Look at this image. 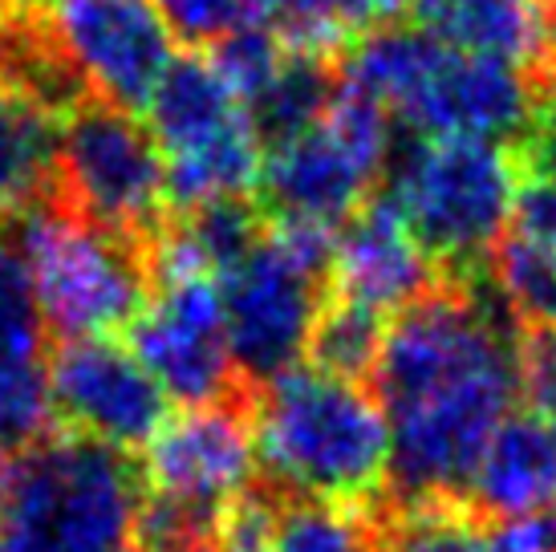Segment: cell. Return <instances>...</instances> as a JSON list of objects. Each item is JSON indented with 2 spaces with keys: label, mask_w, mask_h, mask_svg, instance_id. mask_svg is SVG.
I'll list each match as a JSON object with an SVG mask.
<instances>
[{
  "label": "cell",
  "mask_w": 556,
  "mask_h": 552,
  "mask_svg": "<svg viewBox=\"0 0 556 552\" xmlns=\"http://www.w3.org/2000/svg\"><path fill=\"white\" fill-rule=\"evenodd\" d=\"M500 301L516 325H556V184L528 175L516 191L511 224L488 264Z\"/></svg>",
  "instance_id": "cell-18"
},
{
  "label": "cell",
  "mask_w": 556,
  "mask_h": 552,
  "mask_svg": "<svg viewBox=\"0 0 556 552\" xmlns=\"http://www.w3.org/2000/svg\"><path fill=\"white\" fill-rule=\"evenodd\" d=\"M520 151H525L528 175H541V179L556 184V81H548L541 90V102H536V114H532V126H528Z\"/></svg>",
  "instance_id": "cell-29"
},
{
  "label": "cell",
  "mask_w": 556,
  "mask_h": 552,
  "mask_svg": "<svg viewBox=\"0 0 556 552\" xmlns=\"http://www.w3.org/2000/svg\"><path fill=\"white\" fill-rule=\"evenodd\" d=\"M53 430H58V414L49 399L46 362L0 366V463L16 460L21 451H29Z\"/></svg>",
  "instance_id": "cell-25"
},
{
  "label": "cell",
  "mask_w": 556,
  "mask_h": 552,
  "mask_svg": "<svg viewBox=\"0 0 556 552\" xmlns=\"http://www.w3.org/2000/svg\"><path fill=\"white\" fill-rule=\"evenodd\" d=\"M9 4H13V0H0V13H4V9H9Z\"/></svg>",
  "instance_id": "cell-31"
},
{
  "label": "cell",
  "mask_w": 556,
  "mask_h": 552,
  "mask_svg": "<svg viewBox=\"0 0 556 552\" xmlns=\"http://www.w3.org/2000/svg\"><path fill=\"white\" fill-rule=\"evenodd\" d=\"M62 118L29 98L0 93V215L33 212L58 196Z\"/></svg>",
  "instance_id": "cell-19"
},
{
  "label": "cell",
  "mask_w": 556,
  "mask_h": 552,
  "mask_svg": "<svg viewBox=\"0 0 556 552\" xmlns=\"http://www.w3.org/2000/svg\"><path fill=\"white\" fill-rule=\"evenodd\" d=\"M252 399L191 406L167 418L142 447V484L167 500L224 520L256 488Z\"/></svg>",
  "instance_id": "cell-13"
},
{
  "label": "cell",
  "mask_w": 556,
  "mask_h": 552,
  "mask_svg": "<svg viewBox=\"0 0 556 552\" xmlns=\"http://www.w3.org/2000/svg\"><path fill=\"white\" fill-rule=\"evenodd\" d=\"M130 350L159 390L184 402L187 411L252 399L228 350L216 276H179L151 285V301L130 325Z\"/></svg>",
  "instance_id": "cell-12"
},
{
  "label": "cell",
  "mask_w": 556,
  "mask_h": 552,
  "mask_svg": "<svg viewBox=\"0 0 556 552\" xmlns=\"http://www.w3.org/2000/svg\"><path fill=\"white\" fill-rule=\"evenodd\" d=\"M415 0H285L280 13V46L289 53L333 62L341 49L390 29Z\"/></svg>",
  "instance_id": "cell-21"
},
{
  "label": "cell",
  "mask_w": 556,
  "mask_h": 552,
  "mask_svg": "<svg viewBox=\"0 0 556 552\" xmlns=\"http://www.w3.org/2000/svg\"><path fill=\"white\" fill-rule=\"evenodd\" d=\"M520 390L532 402V414L556 427V325L520 334Z\"/></svg>",
  "instance_id": "cell-28"
},
{
  "label": "cell",
  "mask_w": 556,
  "mask_h": 552,
  "mask_svg": "<svg viewBox=\"0 0 556 552\" xmlns=\"http://www.w3.org/2000/svg\"><path fill=\"white\" fill-rule=\"evenodd\" d=\"M46 317L33 297V280L13 244H0V366L46 362Z\"/></svg>",
  "instance_id": "cell-26"
},
{
  "label": "cell",
  "mask_w": 556,
  "mask_h": 552,
  "mask_svg": "<svg viewBox=\"0 0 556 552\" xmlns=\"http://www.w3.org/2000/svg\"><path fill=\"white\" fill-rule=\"evenodd\" d=\"M333 244L338 231L268 219L261 244L219 276L228 350L248 390H261L305 357L329 301Z\"/></svg>",
  "instance_id": "cell-7"
},
{
  "label": "cell",
  "mask_w": 556,
  "mask_h": 552,
  "mask_svg": "<svg viewBox=\"0 0 556 552\" xmlns=\"http://www.w3.org/2000/svg\"><path fill=\"white\" fill-rule=\"evenodd\" d=\"M488 544L492 552H556V512L500 520L488 528Z\"/></svg>",
  "instance_id": "cell-30"
},
{
  "label": "cell",
  "mask_w": 556,
  "mask_h": 552,
  "mask_svg": "<svg viewBox=\"0 0 556 552\" xmlns=\"http://www.w3.org/2000/svg\"><path fill=\"white\" fill-rule=\"evenodd\" d=\"M93 102L147 110L175 62V33L159 0H25Z\"/></svg>",
  "instance_id": "cell-11"
},
{
  "label": "cell",
  "mask_w": 556,
  "mask_h": 552,
  "mask_svg": "<svg viewBox=\"0 0 556 552\" xmlns=\"http://www.w3.org/2000/svg\"><path fill=\"white\" fill-rule=\"evenodd\" d=\"M53 203L142 252L175 215L167 200V163L151 130L135 123V114L93 98L62 118Z\"/></svg>",
  "instance_id": "cell-10"
},
{
  "label": "cell",
  "mask_w": 556,
  "mask_h": 552,
  "mask_svg": "<svg viewBox=\"0 0 556 552\" xmlns=\"http://www.w3.org/2000/svg\"><path fill=\"white\" fill-rule=\"evenodd\" d=\"M370 382L390 423L382 507L464 504L483 447L520 399V325L492 276L443 280L390 317Z\"/></svg>",
  "instance_id": "cell-1"
},
{
  "label": "cell",
  "mask_w": 556,
  "mask_h": 552,
  "mask_svg": "<svg viewBox=\"0 0 556 552\" xmlns=\"http://www.w3.org/2000/svg\"><path fill=\"white\" fill-rule=\"evenodd\" d=\"M525 184L511 147L476 138H406L390 159V203L443 280L488 276Z\"/></svg>",
  "instance_id": "cell-5"
},
{
  "label": "cell",
  "mask_w": 556,
  "mask_h": 552,
  "mask_svg": "<svg viewBox=\"0 0 556 552\" xmlns=\"http://www.w3.org/2000/svg\"><path fill=\"white\" fill-rule=\"evenodd\" d=\"M338 90H341V77L333 70V62L285 49V62L273 74V81L248 102V118L256 126L264 151L277 147V142L305 135L309 126L321 123L325 110L333 106Z\"/></svg>",
  "instance_id": "cell-20"
},
{
  "label": "cell",
  "mask_w": 556,
  "mask_h": 552,
  "mask_svg": "<svg viewBox=\"0 0 556 552\" xmlns=\"http://www.w3.org/2000/svg\"><path fill=\"white\" fill-rule=\"evenodd\" d=\"M378 507L280 500L268 532V552H374Z\"/></svg>",
  "instance_id": "cell-22"
},
{
  "label": "cell",
  "mask_w": 556,
  "mask_h": 552,
  "mask_svg": "<svg viewBox=\"0 0 556 552\" xmlns=\"http://www.w3.org/2000/svg\"><path fill=\"white\" fill-rule=\"evenodd\" d=\"M387 317H378L370 309L354 305V301H341V297L329 292L305 353L313 357V366L325 369V374L362 382L378 366V353H382V341H387Z\"/></svg>",
  "instance_id": "cell-24"
},
{
  "label": "cell",
  "mask_w": 556,
  "mask_h": 552,
  "mask_svg": "<svg viewBox=\"0 0 556 552\" xmlns=\"http://www.w3.org/2000/svg\"><path fill=\"white\" fill-rule=\"evenodd\" d=\"M256 472L277 500L382 507L390 423L370 386L293 366L252 390Z\"/></svg>",
  "instance_id": "cell-2"
},
{
  "label": "cell",
  "mask_w": 556,
  "mask_h": 552,
  "mask_svg": "<svg viewBox=\"0 0 556 552\" xmlns=\"http://www.w3.org/2000/svg\"><path fill=\"white\" fill-rule=\"evenodd\" d=\"M341 81L374 98L415 138H476L495 147L525 142L544 90L520 70L451 49L415 25L354 41Z\"/></svg>",
  "instance_id": "cell-3"
},
{
  "label": "cell",
  "mask_w": 556,
  "mask_h": 552,
  "mask_svg": "<svg viewBox=\"0 0 556 552\" xmlns=\"http://www.w3.org/2000/svg\"><path fill=\"white\" fill-rule=\"evenodd\" d=\"M374 552H492L488 524L464 504L378 507Z\"/></svg>",
  "instance_id": "cell-23"
},
{
  "label": "cell",
  "mask_w": 556,
  "mask_h": 552,
  "mask_svg": "<svg viewBox=\"0 0 556 552\" xmlns=\"http://www.w3.org/2000/svg\"><path fill=\"white\" fill-rule=\"evenodd\" d=\"M394 159V126L374 98L341 81L333 106L305 135L264 151L256 203L273 224H341L374 200Z\"/></svg>",
  "instance_id": "cell-8"
},
{
  "label": "cell",
  "mask_w": 556,
  "mask_h": 552,
  "mask_svg": "<svg viewBox=\"0 0 556 552\" xmlns=\"http://www.w3.org/2000/svg\"><path fill=\"white\" fill-rule=\"evenodd\" d=\"M13 248L53 341L130 334L151 301L147 252L86 224L62 203L16 215Z\"/></svg>",
  "instance_id": "cell-6"
},
{
  "label": "cell",
  "mask_w": 556,
  "mask_h": 552,
  "mask_svg": "<svg viewBox=\"0 0 556 552\" xmlns=\"http://www.w3.org/2000/svg\"><path fill=\"white\" fill-rule=\"evenodd\" d=\"M159 9L187 46H219L236 33L268 29L285 13V0H159Z\"/></svg>",
  "instance_id": "cell-27"
},
{
  "label": "cell",
  "mask_w": 556,
  "mask_h": 552,
  "mask_svg": "<svg viewBox=\"0 0 556 552\" xmlns=\"http://www.w3.org/2000/svg\"><path fill=\"white\" fill-rule=\"evenodd\" d=\"M46 369L58 427L114 451L130 455L147 447L170 418L167 394L123 341H58Z\"/></svg>",
  "instance_id": "cell-14"
},
{
  "label": "cell",
  "mask_w": 556,
  "mask_h": 552,
  "mask_svg": "<svg viewBox=\"0 0 556 552\" xmlns=\"http://www.w3.org/2000/svg\"><path fill=\"white\" fill-rule=\"evenodd\" d=\"M147 118L167 163L170 212L248 196L261 184L264 142L212 58H175L147 102Z\"/></svg>",
  "instance_id": "cell-9"
},
{
  "label": "cell",
  "mask_w": 556,
  "mask_h": 552,
  "mask_svg": "<svg viewBox=\"0 0 556 552\" xmlns=\"http://www.w3.org/2000/svg\"><path fill=\"white\" fill-rule=\"evenodd\" d=\"M443 285V273L422 252L390 196H374L338 231L329 292L370 309L378 317H399Z\"/></svg>",
  "instance_id": "cell-15"
},
{
  "label": "cell",
  "mask_w": 556,
  "mask_h": 552,
  "mask_svg": "<svg viewBox=\"0 0 556 552\" xmlns=\"http://www.w3.org/2000/svg\"><path fill=\"white\" fill-rule=\"evenodd\" d=\"M142 495L126 451L58 427L0 463V552H135Z\"/></svg>",
  "instance_id": "cell-4"
},
{
  "label": "cell",
  "mask_w": 556,
  "mask_h": 552,
  "mask_svg": "<svg viewBox=\"0 0 556 552\" xmlns=\"http://www.w3.org/2000/svg\"><path fill=\"white\" fill-rule=\"evenodd\" d=\"M410 16L443 46L504 62L541 86L556 81L553 0H415Z\"/></svg>",
  "instance_id": "cell-16"
},
{
  "label": "cell",
  "mask_w": 556,
  "mask_h": 552,
  "mask_svg": "<svg viewBox=\"0 0 556 552\" xmlns=\"http://www.w3.org/2000/svg\"><path fill=\"white\" fill-rule=\"evenodd\" d=\"M464 507L483 524L556 512V427L511 411L479 455Z\"/></svg>",
  "instance_id": "cell-17"
}]
</instances>
